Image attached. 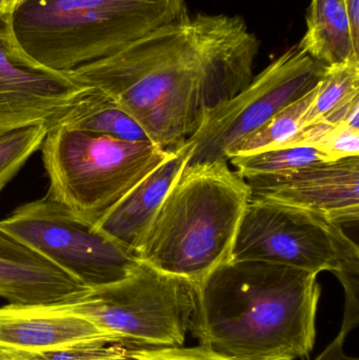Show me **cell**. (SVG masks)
<instances>
[{
    "instance_id": "6da1fadb",
    "label": "cell",
    "mask_w": 359,
    "mask_h": 360,
    "mask_svg": "<svg viewBox=\"0 0 359 360\" xmlns=\"http://www.w3.org/2000/svg\"><path fill=\"white\" fill-rule=\"evenodd\" d=\"M259 48L240 17L200 13L67 74L111 97L150 141L170 151L198 130L209 110L250 84Z\"/></svg>"
},
{
    "instance_id": "7a4b0ae2",
    "label": "cell",
    "mask_w": 359,
    "mask_h": 360,
    "mask_svg": "<svg viewBox=\"0 0 359 360\" xmlns=\"http://www.w3.org/2000/svg\"><path fill=\"white\" fill-rule=\"evenodd\" d=\"M320 294L313 273L231 260L196 287L189 331L234 360L305 359L315 345Z\"/></svg>"
},
{
    "instance_id": "3957f363",
    "label": "cell",
    "mask_w": 359,
    "mask_h": 360,
    "mask_svg": "<svg viewBox=\"0 0 359 360\" xmlns=\"http://www.w3.org/2000/svg\"><path fill=\"white\" fill-rule=\"evenodd\" d=\"M228 162L185 166L139 250L141 262L195 285L231 262L251 192Z\"/></svg>"
},
{
    "instance_id": "277c9868",
    "label": "cell",
    "mask_w": 359,
    "mask_h": 360,
    "mask_svg": "<svg viewBox=\"0 0 359 360\" xmlns=\"http://www.w3.org/2000/svg\"><path fill=\"white\" fill-rule=\"evenodd\" d=\"M188 15L185 0H18L11 32L32 63L67 73Z\"/></svg>"
},
{
    "instance_id": "5b68a950",
    "label": "cell",
    "mask_w": 359,
    "mask_h": 360,
    "mask_svg": "<svg viewBox=\"0 0 359 360\" xmlns=\"http://www.w3.org/2000/svg\"><path fill=\"white\" fill-rule=\"evenodd\" d=\"M48 196L95 224L170 151L152 141H129L90 131L57 127L42 143Z\"/></svg>"
},
{
    "instance_id": "8992f818",
    "label": "cell",
    "mask_w": 359,
    "mask_h": 360,
    "mask_svg": "<svg viewBox=\"0 0 359 360\" xmlns=\"http://www.w3.org/2000/svg\"><path fill=\"white\" fill-rule=\"evenodd\" d=\"M196 287L141 262L126 278L54 304L84 317L110 335L141 346H183L195 304Z\"/></svg>"
},
{
    "instance_id": "52a82bcc",
    "label": "cell",
    "mask_w": 359,
    "mask_h": 360,
    "mask_svg": "<svg viewBox=\"0 0 359 360\" xmlns=\"http://www.w3.org/2000/svg\"><path fill=\"white\" fill-rule=\"evenodd\" d=\"M232 260L261 262L318 275L359 266L358 245L343 226L301 207L250 198Z\"/></svg>"
},
{
    "instance_id": "ba28073f",
    "label": "cell",
    "mask_w": 359,
    "mask_h": 360,
    "mask_svg": "<svg viewBox=\"0 0 359 360\" xmlns=\"http://www.w3.org/2000/svg\"><path fill=\"white\" fill-rule=\"evenodd\" d=\"M0 228L86 289L118 283L141 262L138 254L48 194L15 209L0 220Z\"/></svg>"
},
{
    "instance_id": "9c48e42d",
    "label": "cell",
    "mask_w": 359,
    "mask_h": 360,
    "mask_svg": "<svg viewBox=\"0 0 359 360\" xmlns=\"http://www.w3.org/2000/svg\"><path fill=\"white\" fill-rule=\"evenodd\" d=\"M326 70L299 46L289 49L240 93L207 112L187 141L192 147L188 165L228 162L227 153L236 143L313 90Z\"/></svg>"
},
{
    "instance_id": "30bf717a",
    "label": "cell",
    "mask_w": 359,
    "mask_h": 360,
    "mask_svg": "<svg viewBox=\"0 0 359 360\" xmlns=\"http://www.w3.org/2000/svg\"><path fill=\"white\" fill-rule=\"evenodd\" d=\"M91 90L32 63L15 44L11 15H0V136L30 127L57 128Z\"/></svg>"
},
{
    "instance_id": "8fae6325",
    "label": "cell",
    "mask_w": 359,
    "mask_h": 360,
    "mask_svg": "<svg viewBox=\"0 0 359 360\" xmlns=\"http://www.w3.org/2000/svg\"><path fill=\"white\" fill-rule=\"evenodd\" d=\"M246 180L251 198L301 207L337 224L359 219V156L320 162L278 176Z\"/></svg>"
},
{
    "instance_id": "7c38bea8",
    "label": "cell",
    "mask_w": 359,
    "mask_h": 360,
    "mask_svg": "<svg viewBox=\"0 0 359 360\" xmlns=\"http://www.w3.org/2000/svg\"><path fill=\"white\" fill-rule=\"evenodd\" d=\"M86 288L0 228V297L10 304L48 306Z\"/></svg>"
},
{
    "instance_id": "4fadbf2b",
    "label": "cell",
    "mask_w": 359,
    "mask_h": 360,
    "mask_svg": "<svg viewBox=\"0 0 359 360\" xmlns=\"http://www.w3.org/2000/svg\"><path fill=\"white\" fill-rule=\"evenodd\" d=\"M191 152L188 141L171 150L168 158L110 210L95 228L138 254L167 194L189 162Z\"/></svg>"
},
{
    "instance_id": "5bb4252c",
    "label": "cell",
    "mask_w": 359,
    "mask_h": 360,
    "mask_svg": "<svg viewBox=\"0 0 359 360\" xmlns=\"http://www.w3.org/2000/svg\"><path fill=\"white\" fill-rule=\"evenodd\" d=\"M110 335L84 317L55 304L0 308V348L25 352L52 350L99 336Z\"/></svg>"
},
{
    "instance_id": "9a60e30c",
    "label": "cell",
    "mask_w": 359,
    "mask_h": 360,
    "mask_svg": "<svg viewBox=\"0 0 359 360\" xmlns=\"http://www.w3.org/2000/svg\"><path fill=\"white\" fill-rule=\"evenodd\" d=\"M299 48L326 67L359 63V36L354 33L345 0H312L307 31Z\"/></svg>"
},
{
    "instance_id": "2e32d148",
    "label": "cell",
    "mask_w": 359,
    "mask_h": 360,
    "mask_svg": "<svg viewBox=\"0 0 359 360\" xmlns=\"http://www.w3.org/2000/svg\"><path fill=\"white\" fill-rule=\"evenodd\" d=\"M129 141H150L141 124L111 97L92 89L63 118L60 126Z\"/></svg>"
},
{
    "instance_id": "e0dca14e",
    "label": "cell",
    "mask_w": 359,
    "mask_h": 360,
    "mask_svg": "<svg viewBox=\"0 0 359 360\" xmlns=\"http://www.w3.org/2000/svg\"><path fill=\"white\" fill-rule=\"evenodd\" d=\"M316 91L318 86L236 143L227 153L228 162L235 156L250 155L286 145L301 130L303 116L313 101Z\"/></svg>"
},
{
    "instance_id": "ac0fdd59",
    "label": "cell",
    "mask_w": 359,
    "mask_h": 360,
    "mask_svg": "<svg viewBox=\"0 0 359 360\" xmlns=\"http://www.w3.org/2000/svg\"><path fill=\"white\" fill-rule=\"evenodd\" d=\"M136 346L124 338L103 335L52 350L25 352L0 348V352L4 360H133Z\"/></svg>"
},
{
    "instance_id": "d6986e66",
    "label": "cell",
    "mask_w": 359,
    "mask_h": 360,
    "mask_svg": "<svg viewBox=\"0 0 359 360\" xmlns=\"http://www.w3.org/2000/svg\"><path fill=\"white\" fill-rule=\"evenodd\" d=\"M242 179L278 176L320 162H328L320 152L308 146L276 148L229 160Z\"/></svg>"
},
{
    "instance_id": "ffe728a7",
    "label": "cell",
    "mask_w": 359,
    "mask_h": 360,
    "mask_svg": "<svg viewBox=\"0 0 359 360\" xmlns=\"http://www.w3.org/2000/svg\"><path fill=\"white\" fill-rule=\"evenodd\" d=\"M359 95V63L327 67L315 97L306 112L301 129Z\"/></svg>"
},
{
    "instance_id": "44dd1931",
    "label": "cell",
    "mask_w": 359,
    "mask_h": 360,
    "mask_svg": "<svg viewBox=\"0 0 359 360\" xmlns=\"http://www.w3.org/2000/svg\"><path fill=\"white\" fill-rule=\"evenodd\" d=\"M48 130L37 126L19 129L0 136V193L41 149Z\"/></svg>"
},
{
    "instance_id": "7402d4cb",
    "label": "cell",
    "mask_w": 359,
    "mask_h": 360,
    "mask_svg": "<svg viewBox=\"0 0 359 360\" xmlns=\"http://www.w3.org/2000/svg\"><path fill=\"white\" fill-rule=\"evenodd\" d=\"M309 147L320 152L328 162L359 156V130L346 124L328 126Z\"/></svg>"
},
{
    "instance_id": "603a6c76",
    "label": "cell",
    "mask_w": 359,
    "mask_h": 360,
    "mask_svg": "<svg viewBox=\"0 0 359 360\" xmlns=\"http://www.w3.org/2000/svg\"><path fill=\"white\" fill-rule=\"evenodd\" d=\"M133 360H234L200 345L192 348L179 347L136 346Z\"/></svg>"
},
{
    "instance_id": "cb8c5ba5",
    "label": "cell",
    "mask_w": 359,
    "mask_h": 360,
    "mask_svg": "<svg viewBox=\"0 0 359 360\" xmlns=\"http://www.w3.org/2000/svg\"><path fill=\"white\" fill-rule=\"evenodd\" d=\"M345 290V312L339 338L346 340L350 332L358 328L359 323V266H351L337 273Z\"/></svg>"
},
{
    "instance_id": "d4e9b609",
    "label": "cell",
    "mask_w": 359,
    "mask_h": 360,
    "mask_svg": "<svg viewBox=\"0 0 359 360\" xmlns=\"http://www.w3.org/2000/svg\"><path fill=\"white\" fill-rule=\"evenodd\" d=\"M344 344L345 340L337 336L328 347L326 350L322 351L320 355H318L314 360H359L356 357L348 356L344 351Z\"/></svg>"
},
{
    "instance_id": "484cf974",
    "label": "cell",
    "mask_w": 359,
    "mask_h": 360,
    "mask_svg": "<svg viewBox=\"0 0 359 360\" xmlns=\"http://www.w3.org/2000/svg\"><path fill=\"white\" fill-rule=\"evenodd\" d=\"M354 33L359 36V0H345Z\"/></svg>"
},
{
    "instance_id": "4316f807",
    "label": "cell",
    "mask_w": 359,
    "mask_h": 360,
    "mask_svg": "<svg viewBox=\"0 0 359 360\" xmlns=\"http://www.w3.org/2000/svg\"><path fill=\"white\" fill-rule=\"evenodd\" d=\"M18 0H0V15H12Z\"/></svg>"
},
{
    "instance_id": "83f0119b",
    "label": "cell",
    "mask_w": 359,
    "mask_h": 360,
    "mask_svg": "<svg viewBox=\"0 0 359 360\" xmlns=\"http://www.w3.org/2000/svg\"><path fill=\"white\" fill-rule=\"evenodd\" d=\"M0 360H4V357H2L1 352H0Z\"/></svg>"
}]
</instances>
